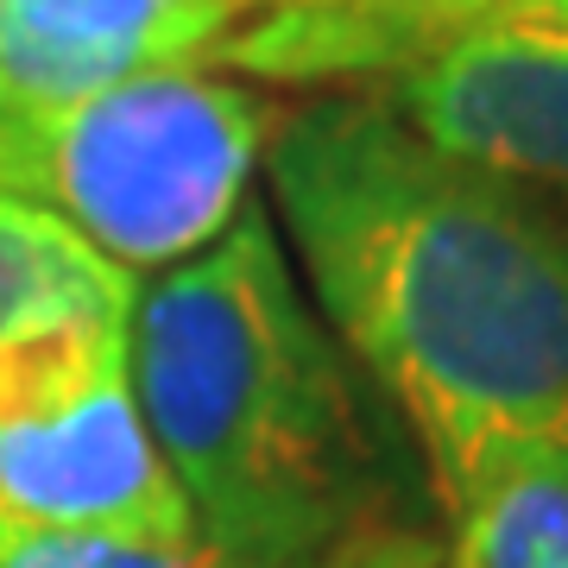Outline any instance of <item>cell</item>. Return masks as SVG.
<instances>
[{
	"instance_id": "cell-1",
	"label": "cell",
	"mask_w": 568,
	"mask_h": 568,
	"mask_svg": "<svg viewBox=\"0 0 568 568\" xmlns=\"http://www.w3.org/2000/svg\"><path fill=\"white\" fill-rule=\"evenodd\" d=\"M284 234L347 361L424 448L436 511L493 462L568 448V234L443 159L379 95H316L265 145Z\"/></svg>"
},
{
	"instance_id": "cell-2",
	"label": "cell",
	"mask_w": 568,
	"mask_h": 568,
	"mask_svg": "<svg viewBox=\"0 0 568 568\" xmlns=\"http://www.w3.org/2000/svg\"><path fill=\"white\" fill-rule=\"evenodd\" d=\"M133 392L222 568H424L410 467L260 203L140 291Z\"/></svg>"
},
{
	"instance_id": "cell-3",
	"label": "cell",
	"mask_w": 568,
	"mask_h": 568,
	"mask_svg": "<svg viewBox=\"0 0 568 568\" xmlns=\"http://www.w3.org/2000/svg\"><path fill=\"white\" fill-rule=\"evenodd\" d=\"M272 102L203 63L51 108H0V196L58 215L121 272H178L246 209Z\"/></svg>"
},
{
	"instance_id": "cell-4",
	"label": "cell",
	"mask_w": 568,
	"mask_h": 568,
	"mask_svg": "<svg viewBox=\"0 0 568 568\" xmlns=\"http://www.w3.org/2000/svg\"><path fill=\"white\" fill-rule=\"evenodd\" d=\"M0 525L203 537L133 392V316H70L0 342Z\"/></svg>"
},
{
	"instance_id": "cell-5",
	"label": "cell",
	"mask_w": 568,
	"mask_h": 568,
	"mask_svg": "<svg viewBox=\"0 0 568 568\" xmlns=\"http://www.w3.org/2000/svg\"><path fill=\"white\" fill-rule=\"evenodd\" d=\"M379 102L443 159L499 183L568 190V39L487 20L386 82Z\"/></svg>"
},
{
	"instance_id": "cell-6",
	"label": "cell",
	"mask_w": 568,
	"mask_h": 568,
	"mask_svg": "<svg viewBox=\"0 0 568 568\" xmlns=\"http://www.w3.org/2000/svg\"><path fill=\"white\" fill-rule=\"evenodd\" d=\"M260 0H0V108H51L108 82L209 63Z\"/></svg>"
},
{
	"instance_id": "cell-7",
	"label": "cell",
	"mask_w": 568,
	"mask_h": 568,
	"mask_svg": "<svg viewBox=\"0 0 568 568\" xmlns=\"http://www.w3.org/2000/svg\"><path fill=\"white\" fill-rule=\"evenodd\" d=\"M506 7L511 0H272L209 51L203 70L222 63L265 82H392L474 26L506 20Z\"/></svg>"
},
{
	"instance_id": "cell-8",
	"label": "cell",
	"mask_w": 568,
	"mask_h": 568,
	"mask_svg": "<svg viewBox=\"0 0 568 568\" xmlns=\"http://www.w3.org/2000/svg\"><path fill=\"white\" fill-rule=\"evenodd\" d=\"M424 568H568V448L493 462L436 511Z\"/></svg>"
},
{
	"instance_id": "cell-9",
	"label": "cell",
	"mask_w": 568,
	"mask_h": 568,
	"mask_svg": "<svg viewBox=\"0 0 568 568\" xmlns=\"http://www.w3.org/2000/svg\"><path fill=\"white\" fill-rule=\"evenodd\" d=\"M140 278L102 260L58 215L0 196V342L70 316H133Z\"/></svg>"
},
{
	"instance_id": "cell-10",
	"label": "cell",
	"mask_w": 568,
	"mask_h": 568,
	"mask_svg": "<svg viewBox=\"0 0 568 568\" xmlns=\"http://www.w3.org/2000/svg\"><path fill=\"white\" fill-rule=\"evenodd\" d=\"M0 568H222V556L190 544H145V537H95V530H13L0 525Z\"/></svg>"
},
{
	"instance_id": "cell-11",
	"label": "cell",
	"mask_w": 568,
	"mask_h": 568,
	"mask_svg": "<svg viewBox=\"0 0 568 568\" xmlns=\"http://www.w3.org/2000/svg\"><path fill=\"white\" fill-rule=\"evenodd\" d=\"M506 20L544 26V32H562V39H568V0H511Z\"/></svg>"
},
{
	"instance_id": "cell-12",
	"label": "cell",
	"mask_w": 568,
	"mask_h": 568,
	"mask_svg": "<svg viewBox=\"0 0 568 568\" xmlns=\"http://www.w3.org/2000/svg\"><path fill=\"white\" fill-rule=\"evenodd\" d=\"M265 7H272V0H265Z\"/></svg>"
},
{
	"instance_id": "cell-13",
	"label": "cell",
	"mask_w": 568,
	"mask_h": 568,
	"mask_svg": "<svg viewBox=\"0 0 568 568\" xmlns=\"http://www.w3.org/2000/svg\"><path fill=\"white\" fill-rule=\"evenodd\" d=\"M260 7H265V0H260Z\"/></svg>"
}]
</instances>
